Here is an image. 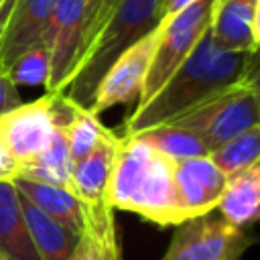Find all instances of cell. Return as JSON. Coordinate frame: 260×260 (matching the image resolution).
I'll list each match as a JSON object with an SVG mask.
<instances>
[{"label": "cell", "instance_id": "cell-1", "mask_svg": "<svg viewBox=\"0 0 260 260\" xmlns=\"http://www.w3.org/2000/svg\"><path fill=\"white\" fill-rule=\"evenodd\" d=\"M252 79H258L256 53L223 51L205 32L165 85L124 118L120 136H132L169 122L203 100Z\"/></svg>", "mask_w": 260, "mask_h": 260}, {"label": "cell", "instance_id": "cell-2", "mask_svg": "<svg viewBox=\"0 0 260 260\" xmlns=\"http://www.w3.org/2000/svg\"><path fill=\"white\" fill-rule=\"evenodd\" d=\"M108 203L160 228H175L189 219L177 191L175 160L136 136H120Z\"/></svg>", "mask_w": 260, "mask_h": 260}, {"label": "cell", "instance_id": "cell-3", "mask_svg": "<svg viewBox=\"0 0 260 260\" xmlns=\"http://www.w3.org/2000/svg\"><path fill=\"white\" fill-rule=\"evenodd\" d=\"M160 20L162 0H120L104 28L79 57L65 89L61 91L63 98L87 108L102 75L116 57L140 37L154 30Z\"/></svg>", "mask_w": 260, "mask_h": 260}, {"label": "cell", "instance_id": "cell-4", "mask_svg": "<svg viewBox=\"0 0 260 260\" xmlns=\"http://www.w3.org/2000/svg\"><path fill=\"white\" fill-rule=\"evenodd\" d=\"M258 79L244 81L203 100L169 122L197 136L211 152L248 128L258 126Z\"/></svg>", "mask_w": 260, "mask_h": 260}, {"label": "cell", "instance_id": "cell-5", "mask_svg": "<svg viewBox=\"0 0 260 260\" xmlns=\"http://www.w3.org/2000/svg\"><path fill=\"white\" fill-rule=\"evenodd\" d=\"M215 0H197L160 20L150 65L136 106L148 102L209 30Z\"/></svg>", "mask_w": 260, "mask_h": 260}, {"label": "cell", "instance_id": "cell-6", "mask_svg": "<svg viewBox=\"0 0 260 260\" xmlns=\"http://www.w3.org/2000/svg\"><path fill=\"white\" fill-rule=\"evenodd\" d=\"M252 242V236L228 223L213 209L175 225L160 260H238Z\"/></svg>", "mask_w": 260, "mask_h": 260}, {"label": "cell", "instance_id": "cell-7", "mask_svg": "<svg viewBox=\"0 0 260 260\" xmlns=\"http://www.w3.org/2000/svg\"><path fill=\"white\" fill-rule=\"evenodd\" d=\"M63 95L45 91V95L39 100L22 102L0 116V136L18 167L49 146L63 120Z\"/></svg>", "mask_w": 260, "mask_h": 260}, {"label": "cell", "instance_id": "cell-8", "mask_svg": "<svg viewBox=\"0 0 260 260\" xmlns=\"http://www.w3.org/2000/svg\"><path fill=\"white\" fill-rule=\"evenodd\" d=\"M85 32V0H55L45 35L51 71L47 93H61L81 57Z\"/></svg>", "mask_w": 260, "mask_h": 260}, {"label": "cell", "instance_id": "cell-9", "mask_svg": "<svg viewBox=\"0 0 260 260\" xmlns=\"http://www.w3.org/2000/svg\"><path fill=\"white\" fill-rule=\"evenodd\" d=\"M156 30H150L148 35L140 37L136 43H132L128 49H124L116 61L106 69L102 75L95 93L87 106V110L95 116L104 114L106 110L120 106V104H132L138 102L142 83L150 65V57L156 43Z\"/></svg>", "mask_w": 260, "mask_h": 260}, {"label": "cell", "instance_id": "cell-10", "mask_svg": "<svg viewBox=\"0 0 260 260\" xmlns=\"http://www.w3.org/2000/svg\"><path fill=\"white\" fill-rule=\"evenodd\" d=\"M260 0H215L209 37L223 51L258 53Z\"/></svg>", "mask_w": 260, "mask_h": 260}, {"label": "cell", "instance_id": "cell-11", "mask_svg": "<svg viewBox=\"0 0 260 260\" xmlns=\"http://www.w3.org/2000/svg\"><path fill=\"white\" fill-rule=\"evenodd\" d=\"M225 179L228 177L215 167L209 154L175 160L177 191L189 217L215 209L225 187Z\"/></svg>", "mask_w": 260, "mask_h": 260}, {"label": "cell", "instance_id": "cell-12", "mask_svg": "<svg viewBox=\"0 0 260 260\" xmlns=\"http://www.w3.org/2000/svg\"><path fill=\"white\" fill-rule=\"evenodd\" d=\"M65 260H124L110 203H81V232Z\"/></svg>", "mask_w": 260, "mask_h": 260}, {"label": "cell", "instance_id": "cell-13", "mask_svg": "<svg viewBox=\"0 0 260 260\" xmlns=\"http://www.w3.org/2000/svg\"><path fill=\"white\" fill-rule=\"evenodd\" d=\"M55 0H14L0 45V65H8L26 49L45 45Z\"/></svg>", "mask_w": 260, "mask_h": 260}, {"label": "cell", "instance_id": "cell-14", "mask_svg": "<svg viewBox=\"0 0 260 260\" xmlns=\"http://www.w3.org/2000/svg\"><path fill=\"white\" fill-rule=\"evenodd\" d=\"M120 136L112 132L91 152L73 162L71 193L81 203H108V183Z\"/></svg>", "mask_w": 260, "mask_h": 260}, {"label": "cell", "instance_id": "cell-15", "mask_svg": "<svg viewBox=\"0 0 260 260\" xmlns=\"http://www.w3.org/2000/svg\"><path fill=\"white\" fill-rule=\"evenodd\" d=\"M215 211L236 228L252 225L260 215V160L230 175Z\"/></svg>", "mask_w": 260, "mask_h": 260}, {"label": "cell", "instance_id": "cell-16", "mask_svg": "<svg viewBox=\"0 0 260 260\" xmlns=\"http://www.w3.org/2000/svg\"><path fill=\"white\" fill-rule=\"evenodd\" d=\"M12 183L26 201H30L35 207H39L45 215L55 219L59 225H63L71 234L79 236V232H81V203L69 189L41 183V181H32V179H26L20 175H16L12 179Z\"/></svg>", "mask_w": 260, "mask_h": 260}, {"label": "cell", "instance_id": "cell-17", "mask_svg": "<svg viewBox=\"0 0 260 260\" xmlns=\"http://www.w3.org/2000/svg\"><path fill=\"white\" fill-rule=\"evenodd\" d=\"M0 258L39 260L26 232L20 193L12 181H0Z\"/></svg>", "mask_w": 260, "mask_h": 260}, {"label": "cell", "instance_id": "cell-18", "mask_svg": "<svg viewBox=\"0 0 260 260\" xmlns=\"http://www.w3.org/2000/svg\"><path fill=\"white\" fill-rule=\"evenodd\" d=\"M20 205H22L26 232L39 260H65L73 250L77 236L65 230L63 225H59L49 215H45L22 195H20Z\"/></svg>", "mask_w": 260, "mask_h": 260}, {"label": "cell", "instance_id": "cell-19", "mask_svg": "<svg viewBox=\"0 0 260 260\" xmlns=\"http://www.w3.org/2000/svg\"><path fill=\"white\" fill-rule=\"evenodd\" d=\"M71 171H73V160H71L69 144H67V138L63 134L61 126L57 128L53 140L49 142V146L43 152H39L37 156H32L30 160H26L18 167L20 177L57 185V187H65L69 191H71Z\"/></svg>", "mask_w": 260, "mask_h": 260}, {"label": "cell", "instance_id": "cell-20", "mask_svg": "<svg viewBox=\"0 0 260 260\" xmlns=\"http://www.w3.org/2000/svg\"><path fill=\"white\" fill-rule=\"evenodd\" d=\"M63 104H65V114H63V120H61L59 126L63 130L65 138H67L71 160L77 162L87 152H91L114 130L104 126L100 116L91 114L87 108L77 106V104L69 102L67 98H63Z\"/></svg>", "mask_w": 260, "mask_h": 260}, {"label": "cell", "instance_id": "cell-21", "mask_svg": "<svg viewBox=\"0 0 260 260\" xmlns=\"http://www.w3.org/2000/svg\"><path fill=\"white\" fill-rule=\"evenodd\" d=\"M132 136L144 140L146 144H150L152 148H156L158 152L167 154L173 160H183V158H191V156L209 154L207 148L201 144V140L197 136H193L185 128L175 126L171 122L156 124V126L146 128V130H142L138 134H132Z\"/></svg>", "mask_w": 260, "mask_h": 260}, {"label": "cell", "instance_id": "cell-22", "mask_svg": "<svg viewBox=\"0 0 260 260\" xmlns=\"http://www.w3.org/2000/svg\"><path fill=\"white\" fill-rule=\"evenodd\" d=\"M260 154V126H252L246 132L234 136L219 148L209 152V158L215 162V167L225 175H234L248 165L256 162Z\"/></svg>", "mask_w": 260, "mask_h": 260}, {"label": "cell", "instance_id": "cell-23", "mask_svg": "<svg viewBox=\"0 0 260 260\" xmlns=\"http://www.w3.org/2000/svg\"><path fill=\"white\" fill-rule=\"evenodd\" d=\"M8 75L14 81V85H47L49 81V71H51V59H49V49L45 45L30 47L22 51L10 65H8Z\"/></svg>", "mask_w": 260, "mask_h": 260}, {"label": "cell", "instance_id": "cell-24", "mask_svg": "<svg viewBox=\"0 0 260 260\" xmlns=\"http://www.w3.org/2000/svg\"><path fill=\"white\" fill-rule=\"evenodd\" d=\"M118 2L120 0H85V32H83L81 55L91 45V41L98 37V32L104 28L106 20L110 18V14L118 6Z\"/></svg>", "mask_w": 260, "mask_h": 260}, {"label": "cell", "instance_id": "cell-25", "mask_svg": "<svg viewBox=\"0 0 260 260\" xmlns=\"http://www.w3.org/2000/svg\"><path fill=\"white\" fill-rule=\"evenodd\" d=\"M20 104H22V100H20L18 87L10 79L8 71L0 65V116L6 114V112H10L12 108H16Z\"/></svg>", "mask_w": 260, "mask_h": 260}, {"label": "cell", "instance_id": "cell-26", "mask_svg": "<svg viewBox=\"0 0 260 260\" xmlns=\"http://www.w3.org/2000/svg\"><path fill=\"white\" fill-rule=\"evenodd\" d=\"M18 175V162L10 154L8 146L0 136V181H12Z\"/></svg>", "mask_w": 260, "mask_h": 260}, {"label": "cell", "instance_id": "cell-27", "mask_svg": "<svg viewBox=\"0 0 260 260\" xmlns=\"http://www.w3.org/2000/svg\"><path fill=\"white\" fill-rule=\"evenodd\" d=\"M193 2H197V0H162V18H167V16L183 10L185 6L193 4Z\"/></svg>", "mask_w": 260, "mask_h": 260}, {"label": "cell", "instance_id": "cell-28", "mask_svg": "<svg viewBox=\"0 0 260 260\" xmlns=\"http://www.w3.org/2000/svg\"><path fill=\"white\" fill-rule=\"evenodd\" d=\"M12 4H14V0H4L2 6H0V45H2V37H4L6 24H8V16H10V10H12Z\"/></svg>", "mask_w": 260, "mask_h": 260}, {"label": "cell", "instance_id": "cell-29", "mask_svg": "<svg viewBox=\"0 0 260 260\" xmlns=\"http://www.w3.org/2000/svg\"><path fill=\"white\" fill-rule=\"evenodd\" d=\"M2 2H4V0H0V6H2Z\"/></svg>", "mask_w": 260, "mask_h": 260}, {"label": "cell", "instance_id": "cell-30", "mask_svg": "<svg viewBox=\"0 0 260 260\" xmlns=\"http://www.w3.org/2000/svg\"><path fill=\"white\" fill-rule=\"evenodd\" d=\"M0 260H2V258H0Z\"/></svg>", "mask_w": 260, "mask_h": 260}]
</instances>
